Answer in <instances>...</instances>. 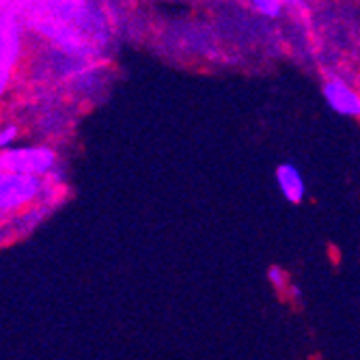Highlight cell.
Instances as JSON below:
<instances>
[{
	"instance_id": "cell-1",
	"label": "cell",
	"mask_w": 360,
	"mask_h": 360,
	"mask_svg": "<svg viewBox=\"0 0 360 360\" xmlns=\"http://www.w3.org/2000/svg\"><path fill=\"white\" fill-rule=\"evenodd\" d=\"M321 93L333 112L341 117H360V93H356L341 78L328 76L321 84Z\"/></svg>"
},
{
	"instance_id": "cell-2",
	"label": "cell",
	"mask_w": 360,
	"mask_h": 360,
	"mask_svg": "<svg viewBox=\"0 0 360 360\" xmlns=\"http://www.w3.org/2000/svg\"><path fill=\"white\" fill-rule=\"evenodd\" d=\"M54 155L48 149H22L11 151L3 158V167L18 171V173H41L52 167Z\"/></svg>"
},
{
	"instance_id": "cell-3",
	"label": "cell",
	"mask_w": 360,
	"mask_h": 360,
	"mask_svg": "<svg viewBox=\"0 0 360 360\" xmlns=\"http://www.w3.org/2000/svg\"><path fill=\"white\" fill-rule=\"evenodd\" d=\"M274 177H276V186H278L281 194L285 196V201H289L293 205L302 203L304 194H307V184H304V177L296 165L283 162V165L276 167Z\"/></svg>"
},
{
	"instance_id": "cell-4",
	"label": "cell",
	"mask_w": 360,
	"mask_h": 360,
	"mask_svg": "<svg viewBox=\"0 0 360 360\" xmlns=\"http://www.w3.org/2000/svg\"><path fill=\"white\" fill-rule=\"evenodd\" d=\"M35 179L26 175H15V177H3L0 179V210L18 205L26 201L28 196L35 192Z\"/></svg>"
},
{
	"instance_id": "cell-5",
	"label": "cell",
	"mask_w": 360,
	"mask_h": 360,
	"mask_svg": "<svg viewBox=\"0 0 360 360\" xmlns=\"http://www.w3.org/2000/svg\"><path fill=\"white\" fill-rule=\"evenodd\" d=\"M250 7L266 18H276L283 11V3H274V0H257V3H250Z\"/></svg>"
},
{
	"instance_id": "cell-6",
	"label": "cell",
	"mask_w": 360,
	"mask_h": 360,
	"mask_svg": "<svg viewBox=\"0 0 360 360\" xmlns=\"http://www.w3.org/2000/svg\"><path fill=\"white\" fill-rule=\"evenodd\" d=\"M270 281H272L278 289H283V287L287 285L285 274H283V270H281V268H270Z\"/></svg>"
},
{
	"instance_id": "cell-7",
	"label": "cell",
	"mask_w": 360,
	"mask_h": 360,
	"mask_svg": "<svg viewBox=\"0 0 360 360\" xmlns=\"http://www.w3.org/2000/svg\"><path fill=\"white\" fill-rule=\"evenodd\" d=\"M13 136H15V129H13V127H9L7 132H3V134H0V147H5V145H7V143H9V141L13 139Z\"/></svg>"
},
{
	"instance_id": "cell-8",
	"label": "cell",
	"mask_w": 360,
	"mask_h": 360,
	"mask_svg": "<svg viewBox=\"0 0 360 360\" xmlns=\"http://www.w3.org/2000/svg\"><path fill=\"white\" fill-rule=\"evenodd\" d=\"M5 80H7V72L0 68V91H3V86H5Z\"/></svg>"
}]
</instances>
